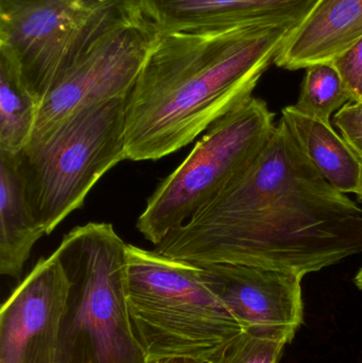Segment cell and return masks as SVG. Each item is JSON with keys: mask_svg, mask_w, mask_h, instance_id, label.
I'll return each instance as SVG.
<instances>
[{"mask_svg": "<svg viewBox=\"0 0 362 363\" xmlns=\"http://www.w3.org/2000/svg\"><path fill=\"white\" fill-rule=\"evenodd\" d=\"M157 251L305 277L362 253V209L321 176L281 118L246 172Z\"/></svg>", "mask_w": 362, "mask_h": 363, "instance_id": "obj_1", "label": "cell"}, {"mask_svg": "<svg viewBox=\"0 0 362 363\" xmlns=\"http://www.w3.org/2000/svg\"><path fill=\"white\" fill-rule=\"evenodd\" d=\"M161 32L127 102V160L184 148L252 97L299 26Z\"/></svg>", "mask_w": 362, "mask_h": 363, "instance_id": "obj_2", "label": "cell"}, {"mask_svg": "<svg viewBox=\"0 0 362 363\" xmlns=\"http://www.w3.org/2000/svg\"><path fill=\"white\" fill-rule=\"evenodd\" d=\"M125 284L147 363H208L246 330L204 283L198 264L127 245Z\"/></svg>", "mask_w": 362, "mask_h": 363, "instance_id": "obj_3", "label": "cell"}, {"mask_svg": "<svg viewBox=\"0 0 362 363\" xmlns=\"http://www.w3.org/2000/svg\"><path fill=\"white\" fill-rule=\"evenodd\" d=\"M55 252L72 284L59 362L85 349L86 363H147L128 307L127 243L114 226H77Z\"/></svg>", "mask_w": 362, "mask_h": 363, "instance_id": "obj_4", "label": "cell"}, {"mask_svg": "<svg viewBox=\"0 0 362 363\" xmlns=\"http://www.w3.org/2000/svg\"><path fill=\"white\" fill-rule=\"evenodd\" d=\"M127 102L83 108L19 155L28 204L45 234L81 208L97 182L127 160Z\"/></svg>", "mask_w": 362, "mask_h": 363, "instance_id": "obj_5", "label": "cell"}, {"mask_svg": "<svg viewBox=\"0 0 362 363\" xmlns=\"http://www.w3.org/2000/svg\"><path fill=\"white\" fill-rule=\"evenodd\" d=\"M145 15L140 0H0V55L40 106L81 57Z\"/></svg>", "mask_w": 362, "mask_h": 363, "instance_id": "obj_6", "label": "cell"}, {"mask_svg": "<svg viewBox=\"0 0 362 363\" xmlns=\"http://www.w3.org/2000/svg\"><path fill=\"white\" fill-rule=\"evenodd\" d=\"M273 118L264 100L250 97L217 121L148 199L136 222L140 234L157 245L222 194L263 150Z\"/></svg>", "mask_w": 362, "mask_h": 363, "instance_id": "obj_7", "label": "cell"}, {"mask_svg": "<svg viewBox=\"0 0 362 363\" xmlns=\"http://www.w3.org/2000/svg\"><path fill=\"white\" fill-rule=\"evenodd\" d=\"M159 33L146 14L96 45L45 96L29 145L44 142L83 108L129 97Z\"/></svg>", "mask_w": 362, "mask_h": 363, "instance_id": "obj_8", "label": "cell"}, {"mask_svg": "<svg viewBox=\"0 0 362 363\" xmlns=\"http://www.w3.org/2000/svg\"><path fill=\"white\" fill-rule=\"evenodd\" d=\"M69 277L57 252L38 260L0 311V363H59Z\"/></svg>", "mask_w": 362, "mask_h": 363, "instance_id": "obj_9", "label": "cell"}, {"mask_svg": "<svg viewBox=\"0 0 362 363\" xmlns=\"http://www.w3.org/2000/svg\"><path fill=\"white\" fill-rule=\"evenodd\" d=\"M198 266L206 286L246 330L295 336L303 322L304 277L248 264Z\"/></svg>", "mask_w": 362, "mask_h": 363, "instance_id": "obj_10", "label": "cell"}, {"mask_svg": "<svg viewBox=\"0 0 362 363\" xmlns=\"http://www.w3.org/2000/svg\"><path fill=\"white\" fill-rule=\"evenodd\" d=\"M161 32L301 23L318 0H140Z\"/></svg>", "mask_w": 362, "mask_h": 363, "instance_id": "obj_11", "label": "cell"}, {"mask_svg": "<svg viewBox=\"0 0 362 363\" xmlns=\"http://www.w3.org/2000/svg\"><path fill=\"white\" fill-rule=\"evenodd\" d=\"M362 38V0H318L274 63L289 70L332 63Z\"/></svg>", "mask_w": 362, "mask_h": 363, "instance_id": "obj_12", "label": "cell"}, {"mask_svg": "<svg viewBox=\"0 0 362 363\" xmlns=\"http://www.w3.org/2000/svg\"><path fill=\"white\" fill-rule=\"evenodd\" d=\"M44 235L28 204L19 155L0 151V273L18 279Z\"/></svg>", "mask_w": 362, "mask_h": 363, "instance_id": "obj_13", "label": "cell"}, {"mask_svg": "<svg viewBox=\"0 0 362 363\" xmlns=\"http://www.w3.org/2000/svg\"><path fill=\"white\" fill-rule=\"evenodd\" d=\"M295 140L321 176L344 194H358L361 161L331 123L308 116L295 106L282 111Z\"/></svg>", "mask_w": 362, "mask_h": 363, "instance_id": "obj_14", "label": "cell"}, {"mask_svg": "<svg viewBox=\"0 0 362 363\" xmlns=\"http://www.w3.org/2000/svg\"><path fill=\"white\" fill-rule=\"evenodd\" d=\"M40 102L23 85L18 72L0 55V151L18 155L31 142Z\"/></svg>", "mask_w": 362, "mask_h": 363, "instance_id": "obj_15", "label": "cell"}, {"mask_svg": "<svg viewBox=\"0 0 362 363\" xmlns=\"http://www.w3.org/2000/svg\"><path fill=\"white\" fill-rule=\"evenodd\" d=\"M352 101V96L335 65L320 63L306 68L295 108L303 114L329 123L333 113Z\"/></svg>", "mask_w": 362, "mask_h": 363, "instance_id": "obj_16", "label": "cell"}, {"mask_svg": "<svg viewBox=\"0 0 362 363\" xmlns=\"http://www.w3.org/2000/svg\"><path fill=\"white\" fill-rule=\"evenodd\" d=\"M293 338L286 333L244 330L208 363H278Z\"/></svg>", "mask_w": 362, "mask_h": 363, "instance_id": "obj_17", "label": "cell"}, {"mask_svg": "<svg viewBox=\"0 0 362 363\" xmlns=\"http://www.w3.org/2000/svg\"><path fill=\"white\" fill-rule=\"evenodd\" d=\"M332 63L341 74L353 101H362V38Z\"/></svg>", "mask_w": 362, "mask_h": 363, "instance_id": "obj_18", "label": "cell"}, {"mask_svg": "<svg viewBox=\"0 0 362 363\" xmlns=\"http://www.w3.org/2000/svg\"><path fill=\"white\" fill-rule=\"evenodd\" d=\"M335 123L342 138L362 157V101L346 104L336 114Z\"/></svg>", "mask_w": 362, "mask_h": 363, "instance_id": "obj_19", "label": "cell"}, {"mask_svg": "<svg viewBox=\"0 0 362 363\" xmlns=\"http://www.w3.org/2000/svg\"><path fill=\"white\" fill-rule=\"evenodd\" d=\"M153 363H201V362H196V360H191V359H182V358H174V359L159 360V362H153Z\"/></svg>", "mask_w": 362, "mask_h": 363, "instance_id": "obj_20", "label": "cell"}, {"mask_svg": "<svg viewBox=\"0 0 362 363\" xmlns=\"http://www.w3.org/2000/svg\"><path fill=\"white\" fill-rule=\"evenodd\" d=\"M355 284H356L359 289L362 290V269L357 273L356 277H355Z\"/></svg>", "mask_w": 362, "mask_h": 363, "instance_id": "obj_21", "label": "cell"}, {"mask_svg": "<svg viewBox=\"0 0 362 363\" xmlns=\"http://www.w3.org/2000/svg\"><path fill=\"white\" fill-rule=\"evenodd\" d=\"M361 182H359V191H358V196L361 198V200L362 201V157H361Z\"/></svg>", "mask_w": 362, "mask_h": 363, "instance_id": "obj_22", "label": "cell"}, {"mask_svg": "<svg viewBox=\"0 0 362 363\" xmlns=\"http://www.w3.org/2000/svg\"><path fill=\"white\" fill-rule=\"evenodd\" d=\"M60 363V362H59Z\"/></svg>", "mask_w": 362, "mask_h": 363, "instance_id": "obj_23", "label": "cell"}]
</instances>
